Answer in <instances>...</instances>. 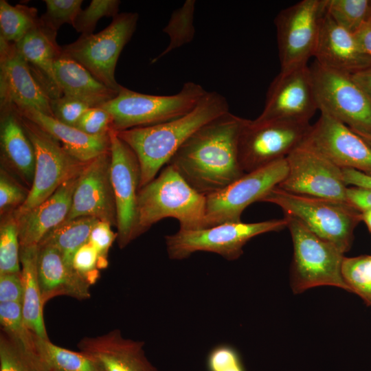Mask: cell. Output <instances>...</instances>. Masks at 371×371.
<instances>
[{
  "label": "cell",
  "instance_id": "52a82bcc",
  "mask_svg": "<svg viewBox=\"0 0 371 371\" xmlns=\"http://www.w3.org/2000/svg\"><path fill=\"white\" fill-rule=\"evenodd\" d=\"M287 227L285 217L256 223H225L194 230L179 229L165 237L168 257L183 260L198 251L215 253L228 260L240 257L252 238Z\"/></svg>",
  "mask_w": 371,
  "mask_h": 371
},
{
  "label": "cell",
  "instance_id": "7402d4cb",
  "mask_svg": "<svg viewBox=\"0 0 371 371\" xmlns=\"http://www.w3.org/2000/svg\"><path fill=\"white\" fill-rule=\"evenodd\" d=\"M56 35L57 32L39 20L36 26L14 43L32 74L51 100L63 95L54 71L55 63L63 53Z\"/></svg>",
  "mask_w": 371,
  "mask_h": 371
},
{
  "label": "cell",
  "instance_id": "f5cc1de1",
  "mask_svg": "<svg viewBox=\"0 0 371 371\" xmlns=\"http://www.w3.org/2000/svg\"><path fill=\"white\" fill-rule=\"evenodd\" d=\"M370 19H371V16H370Z\"/></svg>",
  "mask_w": 371,
  "mask_h": 371
},
{
  "label": "cell",
  "instance_id": "bcb514c9",
  "mask_svg": "<svg viewBox=\"0 0 371 371\" xmlns=\"http://www.w3.org/2000/svg\"><path fill=\"white\" fill-rule=\"evenodd\" d=\"M346 196L348 201L361 212L371 208V189L347 188Z\"/></svg>",
  "mask_w": 371,
  "mask_h": 371
},
{
  "label": "cell",
  "instance_id": "30bf717a",
  "mask_svg": "<svg viewBox=\"0 0 371 371\" xmlns=\"http://www.w3.org/2000/svg\"><path fill=\"white\" fill-rule=\"evenodd\" d=\"M308 122L247 120L238 139V160L245 172L284 159L304 143Z\"/></svg>",
  "mask_w": 371,
  "mask_h": 371
},
{
  "label": "cell",
  "instance_id": "3957f363",
  "mask_svg": "<svg viewBox=\"0 0 371 371\" xmlns=\"http://www.w3.org/2000/svg\"><path fill=\"white\" fill-rule=\"evenodd\" d=\"M166 218L177 219L179 229L206 227V196L194 190L170 164L139 190V234Z\"/></svg>",
  "mask_w": 371,
  "mask_h": 371
},
{
  "label": "cell",
  "instance_id": "277c9868",
  "mask_svg": "<svg viewBox=\"0 0 371 371\" xmlns=\"http://www.w3.org/2000/svg\"><path fill=\"white\" fill-rule=\"evenodd\" d=\"M260 201L279 206L344 254L350 249L354 228L362 219V212L348 202L293 194L278 186Z\"/></svg>",
  "mask_w": 371,
  "mask_h": 371
},
{
  "label": "cell",
  "instance_id": "d6986e66",
  "mask_svg": "<svg viewBox=\"0 0 371 371\" xmlns=\"http://www.w3.org/2000/svg\"><path fill=\"white\" fill-rule=\"evenodd\" d=\"M0 107L32 108L53 117L51 99L14 43L0 38Z\"/></svg>",
  "mask_w": 371,
  "mask_h": 371
},
{
  "label": "cell",
  "instance_id": "8d00e7d4",
  "mask_svg": "<svg viewBox=\"0 0 371 371\" xmlns=\"http://www.w3.org/2000/svg\"><path fill=\"white\" fill-rule=\"evenodd\" d=\"M120 5L118 0H92L87 8L80 10L73 27L82 35L91 34L101 18H114L118 14Z\"/></svg>",
  "mask_w": 371,
  "mask_h": 371
},
{
  "label": "cell",
  "instance_id": "ac0fdd59",
  "mask_svg": "<svg viewBox=\"0 0 371 371\" xmlns=\"http://www.w3.org/2000/svg\"><path fill=\"white\" fill-rule=\"evenodd\" d=\"M85 216L117 225L110 150L85 165L79 176L70 210L63 222Z\"/></svg>",
  "mask_w": 371,
  "mask_h": 371
},
{
  "label": "cell",
  "instance_id": "6da1fadb",
  "mask_svg": "<svg viewBox=\"0 0 371 371\" xmlns=\"http://www.w3.org/2000/svg\"><path fill=\"white\" fill-rule=\"evenodd\" d=\"M246 121L230 112L215 118L193 133L168 164L205 196L221 190L245 173L238 145Z\"/></svg>",
  "mask_w": 371,
  "mask_h": 371
},
{
  "label": "cell",
  "instance_id": "d590c367",
  "mask_svg": "<svg viewBox=\"0 0 371 371\" xmlns=\"http://www.w3.org/2000/svg\"><path fill=\"white\" fill-rule=\"evenodd\" d=\"M0 371H41V370L33 357L1 330Z\"/></svg>",
  "mask_w": 371,
  "mask_h": 371
},
{
  "label": "cell",
  "instance_id": "7dc6e473",
  "mask_svg": "<svg viewBox=\"0 0 371 371\" xmlns=\"http://www.w3.org/2000/svg\"><path fill=\"white\" fill-rule=\"evenodd\" d=\"M344 182L355 187L371 189V175L351 168H341Z\"/></svg>",
  "mask_w": 371,
  "mask_h": 371
},
{
  "label": "cell",
  "instance_id": "d4e9b609",
  "mask_svg": "<svg viewBox=\"0 0 371 371\" xmlns=\"http://www.w3.org/2000/svg\"><path fill=\"white\" fill-rule=\"evenodd\" d=\"M12 108L52 136L67 153L80 161L87 163L110 150L109 133L100 136L89 135L35 109Z\"/></svg>",
  "mask_w": 371,
  "mask_h": 371
},
{
  "label": "cell",
  "instance_id": "1f68e13d",
  "mask_svg": "<svg viewBox=\"0 0 371 371\" xmlns=\"http://www.w3.org/2000/svg\"><path fill=\"white\" fill-rule=\"evenodd\" d=\"M195 4L194 0H187L172 14L168 24L163 29V32L168 35L170 43L159 56L151 60V63L192 41L195 33L193 23Z\"/></svg>",
  "mask_w": 371,
  "mask_h": 371
},
{
  "label": "cell",
  "instance_id": "f6af8a7d",
  "mask_svg": "<svg viewBox=\"0 0 371 371\" xmlns=\"http://www.w3.org/2000/svg\"><path fill=\"white\" fill-rule=\"evenodd\" d=\"M23 298V284L20 273H10L0 275V303H22Z\"/></svg>",
  "mask_w": 371,
  "mask_h": 371
},
{
  "label": "cell",
  "instance_id": "7bdbcfd3",
  "mask_svg": "<svg viewBox=\"0 0 371 371\" xmlns=\"http://www.w3.org/2000/svg\"><path fill=\"white\" fill-rule=\"evenodd\" d=\"M111 225L100 221L91 232L89 241L96 250L99 256V269H103L108 266V253L115 239L117 233L111 229Z\"/></svg>",
  "mask_w": 371,
  "mask_h": 371
},
{
  "label": "cell",
  "instance_id": "484cf974",
  "mask_svg": "<svg viewBox=\"0 0 371 371\" xmlns=\"http://www.w3.org/2000/svg\"><path fill=\"white\" fill-rule=\"evenodd\" d=\"M0 143L3 157L32 186L35 170L34 149L20 115L12 107L1 109Z\"/></svg>",
  "mask_w": 371,
  "mask_h": 371
},
{
  "label": "cell",
  "instance_id": "603a6c76",
  "mask_svg": "<svg viewBox=\"0 0 371 371\" xmlns=\"http://www.w3.org/2000/svg\"><path fill=\"white\" fill-rule=\"evenodd\" d=\"M80 175L63 183L36 207L21 214H13L18 226L20 247L38 246L47 233L66 219Z\"/></svg>",
  "mask_w": 371,
  "mask_h": 371
},
{
  "label": "cell",
  "instance_id": "74e56055",
  "mask_svg": "<svg viewBox=\"0 0 371 371\" xmlns=\"http://www.w3.org/2000/svg\"><path fill=\"white\" fill-rule=\"evenodd\" d=\"M46 12L40 20L43 25L57 32L64 23L73 26L80 12L82 0H44Z\"/></svg>",
  "mask_w": 371,
  "mask_h": 371
},
{
  "label": "cell",
  "instance_id": "7c38bea8",
  "mask_svg": "<svg viewBox=\"0 0 371 371\" xmlns=\"http://www.w3.org/2000/svg\"><path fill=\"white\" fill-rule=\"evenodd\" d=\"M286 158L268 166L245 172L225 188L206 196V227L225 223L241 221L244 210L260 201L286 177Z\"/></svg>",
  "mask_w": 371,
  "mask_h": 371
},
{
  "label": "cell",
  "instance_id": "4dcf8cb0",
  "mask_svg": "<svg viewBox=\"0 0 371 371\" xmlns=\"http://www.w3.org/2000/svg\"><path fill=\"white\" fill-rule=\"evenodd\" d=\"M37 10L23 4L12 5L0 1V38L16 43L38 25Z\"/></svg>",
  "mask_w": 371,
  "mask_h": 371
},
{
  "label": "cell",
  "instance_id": "5bb4252c",
  "mask_svg": "<svg viewBox=\"0 0 371 371\" xmlns=\"http://www.w3.org/2000/svg\"><path fill=\"white\" fill-rule=\"evenodd\" d=\"M111 181L117 215V241L126 247L140 236L138 226V193L141 172L137 155L113 130L109 131Z\"/></svg>",
  "mask_w": 371,
  "mask_h": 371
},
{
  "label": "cell",
  "instance_id": "60d3db41",
  "mask_svg": "<svg viewBox=\"0 0 371 371\" xmlns=\"http://www.w3.org/2000/svg\"><path fill=\"white\" fill-rule=\"evenodd\" d=\"M207 371H245L238 352L229 345L212 348L206 359Z\"/></svg>",
  "mask_w": 371,
  "mask_h": 371
},
{
  "label": "cell",
  "instance_id": "7a4b0ae2",
  "mask_svg": "<svg viewBox=\"0 0 371 371\" xmlns=\"http://www.w3.org/2000/svg\"><path fill=\"white\" fill-rule=\"evenodd\" d=\"M227 112L226 98L216 91H207L191 111L180 117L153 126L115 131L137 157L140 188L156 177L193 133Z\"/></svg>",
  "mask_w": 371,
  "mask_h": 371
},
{
  "label": "cell",
  "instance_id": "2e32d148",
  "mask_svg": "<svg viewBox=\"0 0 371 371\" xmlns=\"http://www.w3.org/2000/svg\"><path fill=\"white\" fill-rule=\"evenodd\" d=\"M318 109L310 67L280 71L271 82L258 121L308 122Z\"/></svg>",
  "mask_w": 371,
  "mask_h": 371
},
{
  "label": "cell",
  "instance_id": "cb8c5ba5",
  "mask_svg": "<svg viewBox=\"0 0 371 371\" xmlns=\"http://www.w3.org/2000/svg\"><path fill=\"white\" fill-rule=\"evenodd\" d=\"M37 276L43 305L60 295L78 300L89 299L90 284L65 261L55 247L37 246Z\"/></svg>",
  "mask_w": 371,
  "mask_h": 371
},
{
  "label": "cell",
  "instance_id": "f1b7e54d",
  "mask_svg": "<svg viewBox=\"0 0 371 371\" xmlns=\"http://www.w3.org/2000/svg\"><path fill=\"white\" fill-rule=\"evenodd\" d=\"M34 353L42 371H103L91 357L61 348L34 335Z\"/></svg>",
  "mask_w": 371,
  "mask_h": 371
},
{
  "label": "cell",
  "instance_id": "e0dca14e",
  "mask_svg": "<svg viewBox=\"0 0 371 371\" xmlns=\"http://www.w3.org/2000/svg\"><path fill=\"white\" fill-rule=\"evenodd\" d=\"M340 168L371 175V147L348 126L321 113L304 142Z\"/></svg>",
  "mask_w": 371,
  "mask_h": 371
},
{
  "label": "cell",
  "instance_id": "c3c4849f",
  "mask_svg": "<svg viewBox=\"0 0 371 371\" xmlns=\"http://www.w3.org/2000/svg\"><path fill=\"white\" fill-rule=\"evenodd\" d=\"M354 34L363 51L371 56V19L365 22Z\"/></svg>",
  "mask_w": 371,
  "mask_h": 371
},
{
  "label": "cell",
  "instance_id": "4316f807",
  "mask_svg": "<svg viewBox=\"0 0 371 371\" xmlns=\"http://www.w3.org/2000/svg\"><path fill=\"white\" fill-rule=\"evenodd\" d=\"M54 71L63 95L82 99L99 106L118 93L101 83L82 65L63 52L55 63Z\"/></svg>",
  "mask_w": 371,
  "mask_h": 371
},
{
  "label": "cell",
  "instance_id": "8992f818",
  "mask_svg": "<svg viewBox=\"0 0 371 371\" xmlns=\"http://www.w3.org/2000/svg\"><path fill=\"white\" fill-rule=\"evenodd\" d=\"M293 244L291 286L299 293L317 286H334L351 292L341 273L342 253L308 229L299 220L284 214Z\"/></svg>",
  "mask_w": 371,
  "mask_h": 371
},
{
  "label": "cell",
  "instance_id": "ab89813d",
  "mask_svg": "<svg viewBox=\"0 0 371 371\" xmlns=\"http://www.w3.org/2000/svg\"><path fill=\"white\" fill-rule=\"evenodd\" d=\"M112 123L111 114L102 107L95 106L87 110L75 127L87 135L100 136L109 133Z\"/></svg>",
  "mask_w": 371,
  "mask_h": 371
},
{
  "label": "cell",
  "instance_id": "8fae6325",
  "mask_svg": "<svg viewBox=\"0 0 371 371\" xmlns=\"http://www.w3.org/2000/svg\"><path fill=\"white\" fill-rule=\"evenodd\" d=\"M318 109L354 131L371 134V101L349 74L310 67Z\"/></svg>",
  "mask_w": 371,
  "mask_h": 371
},
{
  "label": "cell",
  "instance_id": "f907efd6",
  "mask_svg": "<svg viewBox=\"0 0 371 371\" xmlns=\"http://www.w3.org/2000/svg\"><path fill=\"white\" fill-rule=\"evenodd\" d=\"M362 219L365 221L371 232V208L362 212Z\"/></svg>",
  "mask_w": 371,
  "mask_h": 371
},
{
  "label": "cell",
  "instance_id": "681fc988",
  "mask_svg": "<svg viewBox=\"0 0 371 371\" xmlns=\"http://www.w3.org/2000/svg\"><path fill=\"white\" fill-rule=\"evenodd\" d=\"M351 76L371 101V66Z\"/></svg>",
  "mask_w": 371,
  "mask_h": 371
},
{
  "label": "cell",
  "instance_id": "83f0119b",
  "mask_svg": "<svg viewBox=\"0 0 371 371\" xmlns=\"http://www.w3.org/2000/svg\"><path fill=\"white\" fill-rule=\"evenodd\" d=\"M37 246L20 247L23 284L22 312L26 326L41 339H49L43 319V304L37 276Z\"/></svg>",
  "mask_w": 371,
  "mask_h": 371
},
{
  "label": "cell",
  "instance_id": "5b68a950",
  "mask_svg": "<svg viewBox=\"0 0 371 371\" xmlns=\"http://www.w3.org/2000/svg\"><path fill=\"white\" fill-rule=\"evenodd\" d=\"M207 91L195 82H186L171 95L144 94L121 85L117 95L99 106L113 119L112 129L120 131L153 126L180 117L191 111Z\"/></svg>",
  "mask_w": 371,
  "mask_h": 371
},
{
  "label": "cell",
  "instance_id": "b9f144b4",
  "mask_svg": "<svg viewBox=\"0 0 371 371\" xmlns=\"http://www.w3.org/2000/svg\"><path fill=\"white\" fill-rule=\"evenodd\" d=\"M72 265L74 269L90 285L95 283L99 278V256L96 250L89 243L83 245L76 252Z\"/></svg>",
  "mask_w": 371,
  "mask_h": 371
},
{
  "label": "cell",
  "instance_id": "9c48e42d",
  "mask_svg": "<svg viewBox=\"0 0 371 371\" xmlns=\"http://www.w3.org/2000/svg\"><path fill=\"white\" fill-rule=\"evenodd\" d=\"M20 117L34 149L35 170L27 197L14 210L15 215L40 205L63 183L79 175L87 164L71 155L56 139L36 124L21 115Z\"/></svg>",
  "mask_w": 371,
  "mask_h": 371
},
{
  "label": "cell",
  "instance_id": "f35d334b",
  "mask_svg": "<svg viewBox=\"0 0 371 371\" xmlns=\"http://www.w3.org/2000/svg\"><path fill=\"white\" fill-rule=\"evenodd\" d=\"M92 107H95L92 103L74 97L62 95L51 100L53 117L71 126H75L84 113Z\"/></svg>",
  "mask_w": 371,
  "mask_h": 371
},
{
  "label": "cell",
  "instance_id": "44dd1931",
  "mask_svg": "<svg viewBox=\"0 0 371 371\" xmlns=\"http://www.w3.org/2000/svg\"><path fill=\"white\" fill-rule=\"evenodd\" d=\"M314 57L322 66L350 75L371 66V56L363 51L355 34L326 12L321 20Z\"/></svg>",
  "mask_w": 371,
  "mask_h": 371
},
{
  "label": "cell",
  "instance_id": "ee69618b",
  "mask_svg": "<svg viewBox=\"0 0 371 371\" xmlns=\"http://www.w3.org/2000/svg\"><path fill=\"white\" fill-rule=\"evenodd\" d=\"M29 191L15 183L3 171L0 175V209L1 214L9 207H20L26 200Z\"/></svg>",
  "mask_w": 371,
  "mask_h": 371
},
{
  "label": "cell",
  "instance_id": "9a60e30c",
  "mask_svg": "<svg viewBox=\"0 0 371 371\" xmlns=\"http://www.w3.org/2000/svg\"><path fill=\"white\" fill-rule=\"evenodd\" d=\"M286 159L288 172L279 188L293 194L348 202L341 168L318 151L303 143Z\"/></svg>",
  "mask_w": 371,
  "mask_h": 371
},
{
  "label": "cell",
  "instance_id": "ba28073f",
  "mask_svg": "<svg viewBox=\"0 0 371 371\" xmlns=\"http://www.w3.org/2000/svg\"><path fill=\"white\" fill-rule=\"evenodd\" d=\"M138 17L135 12L118 14L100 32L81 34L74 42L63 46V52L82 65L101 83L118 93L121 85L115 78L116 64L135 31Z\"/></svg>",
  "mask_w": 371,
  "mask_h": 371
},
{
  "label": "cell",
  "instance_id": "e575fe53",
  "mask_svg": "<svg viewBox=\"0 0 371 371\" xmlns=\"http://www.w3.org/2000/svg\"><path fill=\"white\" fill-rule=\"evenodd\" d=\"M341 273L351 292L371 306V256L344 257Z\"/></svg>",
  "mask_w": 371,
  "mask_h": 371
},
{
  "label": "cell",
  "instance_id": "ffe728a7",
  "mask_svg": "<svg viewBox=\"0 0 371 371\" xmlns=\"http://www.w3.org/2000/svg\"><path fill=\"white\" fill-rule=\"evenodd\" d=\"M144 342L124 337L119 329L96 337H85L79 351L93 359L103 371H160L147 359Z\"/></svg>",
  "mask_w": 371,
  "mask_h": 371
},
{
  "label": "cell",
  "instance_id": "4fadbf2b",
  "mask_svg": "<svg viewBox=\"0 0 371 371\" xmlns=\"http://www.w3.org/2000/svg\"><path fill=\"white\" fill-rule=\"evenodd\" d=\"M324 13V0H302L278 14L274 23L280 71L307 65L314 56Z\"/></svg>",
  "mask_w": 371,
  "mask_h": 371
},
{
  "label": "cell",
  "instance_id": "d6a6232c",
  "mask_svg": "<svg viewBox=\"0 0 371 371\" xmlns=\"http://www.w3.org/2000/svg\"><path fill=\"white\" fill-rule=\"evenodd\" d=\"M325 12L339 25L355 33L371 16V0H324Z\"/></svg>",
  "mask_w": 371,
  "mask_h": 371
},
{
  "label": "cell",
  "instance_id": "836d02e7",
  "mask_svg": "<svg viewBox=\"0 0 371 371\" xmlns=\"http://www.w3.org/2000/svg\"><path fill=\"white\" fill-rule=\"evenodd\" d=\"M21 271L20 242L13 212L7 214L0 226V275Z\"/></svg>",
  "mask_w": 371,
  "mask_h": 371
},
{
  "label": "cell",
  "instance_id": "816d5d0a",
  "mask_svg": "<svg viewBox=\"0 0 371 371\" xmlns=\"http://www.w3.org/2000/svg\"><path fill=\"white\" fill-rule=\"evenodd\" d=\"M354 132L357 133L358 135H359L371 147V134L361 133L358 131H354Z\"/></svg>",
  "mask_w": 371,
  "mask_h": 371
},
{
  "label": "cell",
  "instance_id": "f546056e",
  "mask_svg": "<svg viewBox=\"0 0 371 371\" xmlns=\"http://www.w3.org/2000/svg\"><path fill=\"white\" fill-rule=\"evenodd\" d=\"M99 221L95 218L85 216L63 222L47 233L38 245L56 248L66 263L73 267L74 254L88 243L91 230Z\"/></svg>",
  "mask_w": 371,
  "mask_h": 371
}]
</instances>
